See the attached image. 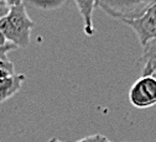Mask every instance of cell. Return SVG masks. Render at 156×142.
Returning a JSON list of instances; mask_svg holds the SVG:
<instances>
[{
	"mask_svg": "<svg viewBox=\"0 0 156 142\" xmlns=\"http://www.w3.org/2000/svg\"><path fill=\"white\" fill-rule=\"evenodd\" d=\"M35 23L29 17L24 4L10 8L9 12L0 19V31L8 42L17 48H26L30 45V35Z\"/></svg>",
	"mask_w": 156,
	"mask_h": 142,
	"instance_id": "6da1fadb",
	"label": "cell"
},
{
	"mask_svg": "<svg viewBox=\"0 0 156 142\" xmlns=\"http://www.w3.org/2000/svg\"><path fill=\"white\" fill-rule=\"evenodd\" d=\"M155 3L156 0H97L105 14L123 23L141 17Z\"/></svg>",
	"mask_w": 156,
	"mask_h": 142,
	"instance_id": "7a4b0ae2",
	"label": "cell"
},
{
	"mask_svg": "<svg viewBox=\"0 0 156 142\" xmlns=\"http://www.w3.org/2000/svg\"><path fill=\"white\" fill-rule=\"evenodd\" d=\"M128 96L134 108L147 109L156 105V77L141 75L131 85Z\"/></svg>",
	"mask_w": 156,
	"mask_h": 142,
	"instance_id": "3957f363",
	"label": "cell"
},
{
	"mask_svg": "<svg viewBox=\"0 0 156 142\" xmlns=\"http://www.w3.org/2000/svg\"><path fill=\"white\" fill-rule=\"evenodd\" d=\"M124 23L134 30L140 43L144 46L150 40L156 37V3L141 17Z\"/></svg>",
	"mask_w": 156,
	"mask_h": 142,
	"instance_id": "277c9868",
	"label": "cell"
},
{
	"mask_svg": "<svg viewBox=\"0 0 156 142\" xmlns=\"http://www.w3.org/2000/svg\"><path fill=\"white\" fill-rule=\"evenodd\" d=\"M25 74H12L3 80H0V103L8 100L14 96L19 90L21 89L25 82Z\"/></svg>",
	"mask_w": 156,
	"mask_h": 142,
	"instance_id": "5b68a950",
	"label": "cell"
},
{
	"mask_svg": "<svg viewBox=\"0 0 156 142\" xmlns=\"http://www.w3.org/2000/svg\"><path fill=\"white\" fill-rule=\"evenodd\" d=\"M143 77L156 75V37L143 46Z\"/></svg>",
	"mask_w": 156,
	"mask_h": 142,
	"instance_id": "8992f818",
	"label": "cell"
},
{
	"mask_svg": "<svg viewBox=\"0 0 156 142\" xmlns=\"http://www.w3.org/2000/svg\"><path fill=\"white\" fill-rule=\"evenodd\" d=\"M74 3L80 10V14L84 23V33L87 36L94 35L93 26V10L97 5V0H74Z\"/></svg>",
	"mask_w": 156,
	"mask_h": 142,
	"instance_id": "52a82bcc",
	"label": "cell"
},
{
	"mask_svg": "<svg viewBox=\"0 0 156 142\" xmlns=\"http://www.w3.org/2000/svg\"><path fill=\"white\" fill-rule=\"evenodd\" d=\"M26 2L36 8L51 10V9H56L58 6H61L65 3V0H26Z\"/></svg>",
	"mask_w": 156,
	"mask_h": 142,
	"instance_id": "ba28073f",
	"label": "cell"
},
{
	"mask_svg": "<svg viewBox=\"0 0 156 142\" xmlns=\"http://www.w3.org/2000/svg\"><path fill=\"white\" fill-rule=\"evenodd\" d=\"M16 48L17 47L15 45L10 43V42L8 45L3 46V47H0V59H9L8 58V53L11 52V51H14V50H16Z\"/></svg>",
	"mask_w": 156,
	"mask_h": 142,
	"instance_id": "9c48e42d",
	"label": "cell"
},
{
	"mask_svg": "<svg viewBox=\"0 0 156 142\" xmlns=\"http://www.w3.org/2000/svg\"><path fill=\"white\" fill-rule=\"evenodd\" d=\"M107 140L105 136L103 135H99V133H95V135H92V136H88V137H84L77 142H104Z\"/></svg>",
	"mask_w": 156,
	"mask_h": 142,
	"instance_id": "30bf717a",
	"label": "cell"
},
{
	"mask_svg": "<svg viewBox=\"0 0 156 142\" xmlns=\"http://www.w3.org/2000/svg\"><path fill=\"white\" fill-rule=\"evenodd\" d=\"M3 69H10V71H15L14 63L9 59H0V71Z\"/></svg>",
	"mask_w": 156,
	"mask_h": 142,
	"instance_id": "8fae6325",
	"label": "cell"
},
{
	"mask_svg": "<svg viewBox=\"0 0 156 142\" xmlns=\"http://www.w3.org/2000/svg\"><path fill=\"white\" fill-rule=\"evenodd\" d=\"M2 2L9 6V8H12V6H17V5H21L23 4V0H2Z\"/></svg>",
	"mask_w": 156,
	"mask_h": 142,
	"instance_id": "7c38bea8",
	"label": "cell"
},
{
	"mask_svg": "<svg viewBox=\"0 0 156 142\" xmlns=\"http://www.w3.org/2000/svg\"><path fill=\"white\" fill-rule=\"evenodd\" d=\"M9 10H10V8H9V6H6V5L0 6V19L4 17V16H5V15L9 12Z\"/></svg>",
	"mask_w": 156,
	"mask_h": 142,
	"instance_id": "4fadbf2b",
	"label": "cell"
},
{
	"mask_svg": "<svg viewBox=\"0 0 156 142\" xmlns=\"http://www.w3.org/2000/svg\"><path fill=\"white\" fill-rule=\"evenodd\" d=\"M9 42H8V40H6V37L4 36V33L0 31V47H3V46H5V45H8Z\"/></svg>",
	"mask_w": 156,
	"mask_h": 142,
	"instance_id": "5bb4252c",
	"label": "cell"
},
{
	"mask_svg": "<svg viewBox=\"0 0 156 142\" xmlns=\"http://www.w3.org/2000/svg\"><path fill=\"white\" fill-rule=\"evenodd\" d=\"M48 142H62V141H60V140H58V138H51Z\"/></svg>",
	"mask_w": 156,
	"mask_h": 142,
	"instance_id": "9a60e30c",
	"label": "cell"
},
{
	"mask_svg": "<svg viewBox=\"0 0 156 142\" xmlns=\"http://www.w3.org/2000/svg\"><path fill=\"white\" fill-rule=\"evenodd\" d=\"M3 5H5V4H4V3L2 2V0H0V6H3Z\"/></svg>",
	"mask_w": 156,
	"mask_h": 142,
	"instance_id": "2e32d148",
	"label": "cell"
},
{
	"mask_svg": "<svg viewBox=\"0 0 156 142\" xmlns=\"http://www.w3.org/2000/svg\"><path fill=\"white\" fill-rule=\"evenodd\" d=\"M65 2H66V0H65Z\"/></svg>",
	"mask_w": 156,
	"mask_h": 142,
	"instance_id": "e0dca14e",
	"label": "cell"
},
{
	"mask_svg": "<svg viewBox=\"0 0 156 142\" xmlns=\"http://www.w3.org/2000/svg\"><path fill=\"white\" fill-rule=\"evenodd\" d=\"M155 77H156V75H155Z\"/></svg>",
	"mask_w": 156,
	"mask_h": 142,
	"instance_id": "ac0fdd59",
	"label": "cell"
}]
</instances>
